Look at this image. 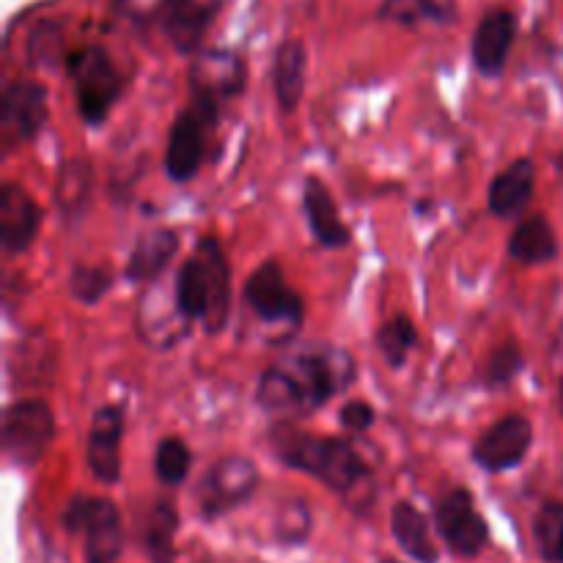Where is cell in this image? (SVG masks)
<instances>
[{"label": "cell", "mask_w": 563, "mask_h": 563, "mask_svg": "<svg viewBox=\"0 0 563 563\" xmlns=\"http://www.w3.org/2000/svg\"><path fill=\"white\" fill-rule=\"evenodd\" d=\"M302 209H306L308 229L319 245L330 247V251H341V247L350 245V225L341 220L333 192L319 176H308L306 185H302Z\"/></svg>", "instance_id": "obj_17"}, {"label": "cell", "mask_w": 563, "mask_h": 563, "mask_svg": "<svg viewBox=\"0 0 563 563\" xmlns=\"http://www.w3.org/2000/svg\"><path fill=\"white\" fill-rule=\"evenodd\" d=\"M533 187H537V168H533L531 159H515V163L506 165V168L489 181V212L500 220L520 218L528 209V203H531Z\"/></svg>", "instance_id": "obj_19"}, {"label": "cell", "mask_w": 563, "mask_h": 563, "mask_svg": "<svg viewBox=\"0 0 563 563\" xmlns=\"http://www.w3.org/2000/svg\"><path fill=\"white\" fill-rule=\"evenodd\" d=\"M379 20L399 22V25H418L421 20H434V9L429 0H385L379 5Z\"/></svg>", "instance_id": "obj_31"}, {"label": "cell", "mask_w": 563, "mask_h": 563, "mask_svg": "<svg viewBox=\"0 0 563 563\" xmlns=\"http://www.w3.org/2000/svg\"><path fill=\"white\" fill-rule=\"evenodd\" d=\"M533 537H537L539 553L544 561L563 563V504H544L533 520Z\"/></svg>", "instance_id": "obj_29"}, {"label": "cell", "mask_w": 563, "mask_h": 563, "mask_svg": "<svg viewBox=\"0 0 563 563\" xmlns=\"http://www.w3.org/2000/svg\"><path fill=\"white\" fill-rule=\"evenodd\" d=\"M306 47L297 38L284 42L278 47V53H275V97H278V104L284 113H295L297 104H300L302 91H306Z\"/></svg>", "instance_id": "obj_22"}, {"label": "cell", "mask_w": 563, "mask_h": 563, "mask_svg": "<svg viewBox=\"0 0 563 563\" xmlns=\"http://www.w3.org/2000/svg\"><path fill=\"white\" fill-rule=\"evenodd\" d=\"M245 302L262 322L286 324L295 333L306 322V302L286 284L278 262H264L245 284Z\"/></svg>", "instance_id": "obj_8"}, {"label": "cell", "mask_w": 563, "mask_h": 563, "mask_svg": "<svg viewBox=\"0 0 563 563\" xmlns=\"http://www.w3.org/2000/svg\"><path fill=\"white\" fill-rule=\"evenodd\" d=\"M113 269L102 267V264H75L66 286H69L71 300L82 302V306H97L113 289Z\"/></svg>", "instance_id": "obj_27"}, {"label": "cell", "mask_w": 563, "mask_h": 563, "mask_svg": "<svg viewBox=\"0 0 563 563\" xmlns=\"http://www.w3.org/2000/svg\"><path fill=\"white\" fill-rule=\"evenodd\" d=\"M176 313L198 322L209 335L220 333L231 311V273L220 240L203 236L196 251L176 269Z\"/></svg>", "instance_id": "obj_3"}, {"label": "cell", "mask_w": 563, "mask_h": 563, "mask_svg": "<svg viewBox=\"0 0 563 563\" xmlns=\"http://www.w3.org/2000/svg\"><path fill=\"white\" fill-rule=\"evenodd\" d=\"M258 489V467L247 456H225L218 460L201 476L196 487L198 509L207 520L231 515L245 506Z\"/></svg>", "instance_id": "obj_7"}, {"label": "cell", "mask_w": 563, "mask_h": 563, "mask_svg": "<svg viewBox=\"0 0 563 563\" xmlns=\"http://www.w3.org/2000/svg\"><path fill=\"white\" fill-rule=\"evenodd\" d=\"M357 377L355 357L341 346L311 344L269 366L258 379L256 401L273 416H313L344 394Z\"/></svg>", "instance_id": "obj_1"}, {"label": "cell", "mask_w": 563, "mask_h": 563, "mask_svg": "<svg viewBox=\"0 0 563 563\" xmlns=\"http://www.w3.org/2000/svg\"><path fill=\"white\" fill-rule=\"evenodd\" d=\"M533 445V427L526 416L511 412L484 429L473 445V462L487 473H506L522 465Z\"/></svg>", "instance_id": "obj_11"}, {"label": "cell", "mask_w": 563, "mask_h": 563, "mask_svg": "<svg viewBox=\"0 0 563 563\" xmlns=\"http://www.w3.org/2000/svg\"><path fill=\"white\" fill-rule=\"evenodd\" d=\"M416 344H418V330L416 324H412V319L405 317V313L388 319V322L377 330V350L394 372L405 368L407 357H410L412 346Z\"/></svg>", "instance_id": "obj_25"}, {"label": "cell", "mask_w": 563, "mask_h": 563, "mask_svg": "<svg viewBox=\"0 0 563 563\" xmlns=\"http://www.w3.org/2000/svg\"><path fill=\"white\" fill-rule=\"evenodd\" d=\"M379 563H399V561H394V559H383Z\"/></svg>", "instance_id": "obj_35"}, {"label": "cell", "mask_w": 563, "mask_h": 563, "mask_svg": "<svg viewBox=\"0 0 563 563\" xmlns=\"http://www.w3.org/2000/svg\"><path fill=\"white\" fill-rule=\"evenodd\" d=\"M247 66L231 49H207L196 58L190 69V91H201L218 102L245 91Z\"/></svg>", "instance_id": "obj_16"}, {"label": "cell", "mask_w": 563, "mask_h": 563, "mask_svg": "<svg viewBox=\"0 0 563 563\" xmlns=\"http://www.w3.org/2000/svg\"><path fill=\"white\" fill-rule=\"evenodd\" d=\"M42 229V209L36 198L16 181L0 187V242L5 253H22L31 247Z\"/></svg>", "instance_id": "obj_14"}, {"label": "cell", "mask_w": 563, "mask_h": 563, "mask_svg": "<svg viewBox=\"0 0 563 563\" xmlns=\"http://www.w3.org/2000/svg\"><path fill=\"white\" fill-rule=\"evenodd\" d=\"M179 251V234L174 229H152L137 236L135 247L126 262V280L130 284H152L165 273Z\"/></svg>", "instance_id": "obj_20"}, {"label": "cell", "mask_w": 563, "mask_h": 563, "mask_svg": "<svg viewBox=\"0 0 563 563\" xmlns=\"http://www.w3.org/2000/svg\"><path fill=\"white\" fill-rule=\"evenodd\" d=\"M47 88L36 80H14L0 97V148L14 152L47 124Z\"/></svg>", "instance_id": "obj_9"}, {"label": "cell", "mask_w": 563, "mask_h": 563, "mask_svg": "<svg viewBox=\"0 0 563 563\" xmlns=\"http://www.w3.org/2000/svg\"><path fill=\"white\" fill-rule=\"evenodd\" d=\"M269 449L278 456L280 465L308 473L344 498L372 482L368 465L344 438H322V434H306L291 427H275L269 432Z\"/></svg>", "instance_id": "obj_2"}, {"label": "cell", "mask_w": 563, "mask_h": 563, "mask_svg": "<svg viewBox=\"0 0 563 563\" xmlns=\"http://www.w3.org/2000/svg\"><path fill=\"white\" fill-rule=\"evenodd\" d=\"M88 192H91V165H86V159H69L58 179V203L64 214L82 212Z\"/></svg>", "instance_id": "obj_28"}, {"label": "cell", "mask_w": 563, "mask_h": 563, "mask_svg": "<svg viewBox=\"0 0 563 563\" xmlns=\"http://www.w3.org/2000/svg\"><path fill=\"white\" fill-rule=\"evenodd\" d=\"M192 467V454L187 449V443L181 438H163L154 451V473H157L159 482L165 487H179L185 484V478L190 476Z\"/></svg>", "instance_id": "obj_26"}, {"label": "cell", "mask_w": 563, "mask_h": 563, "mask_svg": "<svg viewBox=\"0 0 563 563\" xmlns=\"http://www.w3.org/2000/svg\"><path fill=\"white\" fill-rule=\"evenodd\" d=\"M64 528L86 537L88 563H115L124 553V528L113 500L75 495L66 504Z\"/></svg>", "instance_id": "obj_5"}, {"label": "cell", "mask_w": 563, "mask_h": 563, "mask_svg": "<svg viewBox=\"0 0 563 563\" xmlns=\"http://www.w3.org/2000/svg\"><path fill=\"white\" fill-rule=\"evenodd\" d=\"M66 71L75 82L77 108L86 126L97 130L108 121L110 110L115 108L119 97L124 93V77L113 66L110 55L99 44L82 47L66 58Z\"/></svg>", "instance_id": "obj_4"}, {"label": "cell", "mask_w": 563, "mask_h": 563, "mask_svg": "<svg viewBox=\"0 0 563 563\" xmlns=\"http://www.w3.org/2000/svg\"><path fill=\"white\" fill-rule=\"evenodd\" d=\"M223 0H170L163 14V33L176 53L190 55L201 47L209 22Z\"/></svg>", "instance_id": "obj_18"}, {"label": "cell", "mask_w": 563, "mask_h": 563, "mask_svg": "<svg viewBox=\"0 0 563 563\" xmlns=\"http://www.w3.org/2000/svg\"><path fill=\"white\" fill-rule=\"evenodd\" d=\"M517 36V16L509 9H489L473 33V64L478 75L500 77Z\"/></svg>", "instance_id": "obj_15"}, {"label": "cell", "mask_w": 563, "mask_h": 563, "mask_svg": "<svg viewBox=\"0 0 563 563\" xmlns=\"http://www.w3.org/2000/svg\"><path fill=\"white\" fill-rule=\"evenodd\" d=\"M168 3L170 0H113V9L132 22H152L163 20Z\"/></svg>", "instance_id": "obj_34"}, {"label": "cell", "mask_w": 563, "mask_h": 563, "mask_svg": "<svg viewBox=\"0 0 563 563\" xmlns=\"http://www.w3.org/2000/svg\"><path fill=\"white\" fill-rule=\"evenodd\" d=\"M27 53H31L33 66H55V60L60 58V33L58 27L44 22L36 31L31 33V42H27Z\"/></svg>", "instance_id": "obj_32"}, {"label": "cell", "mask_w": 563, "mask_h": 563, "mask_svg": "<svg viewBox=\"0 0 563 563\" xmlns=\"http://www.w3.org/2000/svg\"><path fill=\"white\" fill-rule=\"evenodd\" d=\"M55 438V418L47 401L25 399L5 407L3 454L14 467H33Z\"/></svg>", "instance_id": "obj_6"}, {"label": "cell", "mask_w": 563, "mask_h": 563, "mask_svg": "<svg viewBox=\"0 0 563 563\" xmlns=\"http://www.w3.org/2000/svg\"><path fill=\"white\" fill-rule=\"evenodd\" d=\"M207 124L196 115V110L187 108L176 115L168 135V148H165V174L185 185L198 176L207 154Z\"/></svg>", "instance_id": "obj_13"}, {"label": "cell", "mask_w": 563, "mask_h": 563, "mask_svg": "<svg viewBox=\"0 0 563 563\" xmlns=\"http://www.w3.org/2000/svg\"><path fill=\"white\" fill-rule=\"evenodd\" d=\"M522 366H526V357L517 350V344L498 346V350L489 355L487 366H484V385H487L489 390L504 388V385H509L511 379L522 372Z\"/></svg>", "instance_id": "obj_30"}, {"label": "cell", "mask_w": 563, "mask_h": 563, "mask_svg": "<svg viewBox=\"0 0 563 563\" xmlns=\"http://www.w3.org/2000/svg\"><path fill=\"white\" fill-rule=\"evenodd\" d=\"M390 531H394L396 542L405 550L410 559L418 563H438L440 553L434 544L432 531H429V520L410 504V500H399L390 511Z\"/></svg>", "instance_id": "obj_21"}, {"label": "cell", "mask_w": 563, "mask_h": 563, "mask_svg": "<svg viewBox=\"0 0 563 563\" xmlns=\"http://www.w3.org/2000/svg\"><path fill=\"white\" fill-rule=\"evenodd\" d=\"M339 421H341V427H344L350 434H366L368 429L377 423V412H374V407L368 405V401L352 399V401H346L344 407H341Z\"/></svg>", "instance_id": "obj_33"}, {"label": "cell", "mask_w": 563, "mask_h": 563, "mask_svg": "<svg viewBox=\"0 0 563 563\" xmlns=\"http://www.w3.org/2000/svg\"><path fill=\"white\" fill-rule=\"evenodd\" d=\"M179 531V515L170 506V500H157L143 528V548L152 563H174L176 548L174 537Z\"/></svg>", "instance_id": "obj_24"}, {"label": "cell", "mask_w": 563, "mask_h": 563, "mask_svg": "<svg viewBox=\"0 0 563 563\" xmlns=\"http://www.w3.org/2000/svg\"><path fill=\"white\" fill-rule=\"evenodd\" d=\"M509 256L520 264H548L559 256V240L544 214L526 218L509 240Z\"/></svg>", "instance_id": "obj_23"}, {"label": "cell", "mask_w": 563, "mask_h": 563, "mask_svg": "<svg viewBox=\"0 0 563 563\" xmlns=\"http://www.w3.org/2000/svg\"><path fill=\"white\" fill-rule=\"evenodd\" d=\"M121 438H124V410L115 405L99 407L86 440V465L97 482L115 484L121 478Z\"/></svg>", "instance_id": "obj_12"}, {"label": "cell", "mask_w": 563, "mask_h": 563, "mask_svg": "<svg viewBox=\"0 0 563 563\" xmlns=\"http://www.w3.org/2000/svg\"><path fill=\"white\" fill-rule=\"evenodd\" d=\"M434 522L451 553L460 559H476L489 544V526L478 515L471 489L456 487L445 493L434 506Z\"/></svg>", "instance_id": "obj_10"}]
</instances>
